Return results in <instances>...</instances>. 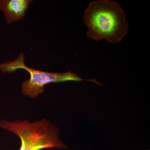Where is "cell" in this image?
I'll return each instance as SVG.
<instances>
[{"label":"cell","mask_w":150,"mask_h":150,"mask_svg":"<svg viewBox=\"0 0 150 150\" xmlns=\"http://www.w3.org/2000/svg\"><path fill=\"white\" fill-rule=\"evenodd\" d=\"M24 54L21 53L14 62H6L0 64V70L4 73H11L18 69H23L30 74L29 79L25 81L21 85L22 93L25 96L35 98L40 94L43 93L44 86L53 83H60L67 81H89L100 86V83L96 79H86L81 78L77 74L70 71L66 73H51L36 70L26 67L24 63Z\"/></svg>","instance_id":"obj_3"},{"label":"cell","mask_w":150,"mask_h":150,"mask_svg":"<svg viewBox=\"0 0 150 150\" xmlns=\"http://www.w3.org/2000/svg\"><path fill=\"white\" fill-rule=\"evenodd\" d=\"M0 127L13 133L20 139L21 145L19 150L67 148L59 138L60 129L46 118L33 122L28 120L13 121L1 120Z\"/></svg>","instance_id":"obj_2"},{"label":"cell","mask_w":150,"mask_h":150,"mask_svg":"<svg viewBox=\"0 0 150 150\" xmlns=\"http://www.w3.org/2000/svg\"><path fill=\"white\" fill-rule=\"evenodd\" d=\"M83 18L88 28V36L94 40L105 39L117 44L129 31L124 10L118 3L110 0H98L90 3Z\"/></svg>","instance_id":"obj_1"},{"label":"cell","mask_w":150,"mask_h":150,"mask_svg":"<svg viewBox=\"0 0 150 150\" xmlns=\"http://www.w3.org/2000/svg\"><path fill=\"white\" fill-rule=\"evenodd\" d=\"M32 0H0V10L8 24L24 18L25 11Z\"/></svg>","instance_id":"obj_4"},{"label":"cell","mask_w":150,"mask_h":150,"mask_svg":"<svg viewBox=\"0 0 150 150\" xmlns=\"http://www.w3.org/2000/svg\"><path fill=\"white\" fill-rule=\"evenodd\" d=\"M147 150H150V149Z\"/></svg>","instance_id":"obj_5"}]
</instances>
